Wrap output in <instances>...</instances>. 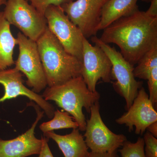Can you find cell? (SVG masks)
Instances as JSON below:
<instances>
[{
	"mask_svg": "<svg viewBox=\"0 0 157 157\" xmlns=\"http://www.w3.org/2000/svg\"><path fill=\"white\" fill-rule=\"evenodd\" d=\"M144 141L142 137H138L135 143L127 140L121 148L119 150L121 157H145L144 152Z\"/></svg>",
	"mask_w": 157,
	"mask_h": 157,
	"instance_id": "19",
	"label": "cell"
},
{
	"mask_svg": "<svg viewBox=\"0 0 157 157\" xmlns=\"http://www.w3.org/2000/svg\"><path fill=\"white\" fill-rule=\"evenodd\" d=\"M36 43L48 86L81 76V61L65 50L48 27Z\"/></svg>",
	"mask_w": 157,
	"mask_h": 157,
	"instance_id": "2",
	"label": "cell"
},
{
	"mask_svg": "<svg viewBox=\"0 0 157 157\" xmlns=\"http://www.w3.org/2000/svg\"><path fill=\"white\" fill-rule=\"evenodd\" d=\"M145 157H157V139L147 132L143 137Z\"/></svg>",
	"mask_w": 157,
	"mask_h": 157,
	"instance_id": "21",
	"label": "cell"
},
{
	"mask_svg": "<svg viewBox=\"0 0 157 157\" xmlns=\"http://www.w3.org/2000/svg\"><path fill=\"white\" fill-rule=\"evenodd\" d=\"M117 151L111 153H97L90 151L85 157H120L118 154Z\"/></svg>",
	"mask_w": 157,
	"mask_h": 157,
	"instance_id": "24",
	"label": "cell"
},
{
	"mask_svg": "<svg viewBox=\"0 0 157 157\" xmlns=\"http://www.w3.org/2000/svg\"><path fill=\"white\" fill-rule=\"evenodd\" d=\"M44 16L47 27L65 50L82 62L84 36L69 19L61 6H50Z\"/></svg>",
	"mask_w": 157,
	"mask_h": 157,
	"instance_id": "5",
	"label": "cell"
},
{
	"mask_svg": "<svg viewBox=\"0 0 157 157\" xmlns=\"http://www.w3.org/2000/svg\"><path fill=\"white\" fill-rule=\"evenodd\" d=\"M10 25L3 11H0V70L8 69L15 62L13 53L17 41L11 33Z\"/></svg>",
	"mask_w": 157,
	"mask_h": 157,
	"instance_id": "16",
	"label": "cell"
},
{
	"mask_svg": "<svg viewBox=\"0 0 157 157\" xmlns=\"http://www.w3.org/2000/svg\"><path fill=\"white\" fill-rule=\"evenodd\" d=\"M99 101L91 107L90 117L86 121L85 141L91 151L111 153L117 151L126 141L124 135L111 132L102 120Z\"/></svg>",
	"mask_w": 157,
	"mask_h": 157,
	"instance_id": "8",
	"label": "cell"
},
{
	"mask_svg": "<svg viewBox=\"0 0 157 157\" xmlns=\"http://www.w3.org/2000/svg\"><path fill=\"white\" fill-rule=\"evenodd\" d=\"M3 12L9 24L29 39L36 42L47 26L44 15L27 0H7Z\"/></svg>",
	"mask_w": 157,
	"mask_h": 157,
	"instance_id": "7",
	"label": "cell"
},
{
	"mask_svg": "<svg viewBox=\"0 0 157 157\" xmlns=\"http://www.w3.org/2000/svg\"><path fill=\"white\" fill-rule=\"evenodd\" d=\"M39 128L43 134H45L59 129L78 128V124L67 112L57 109L54 113L52 120L41 124Z\"/></svg>",
	"mask_w": 157,
	"mask_h": 157,
	"instance_id": "17",
	"label": "cell"
},
{
	"mask_svg": "<svg viewBox=\"0 0 157 157\" xmlns=\"http://www.w3.org/2000/svg\"><path fill=\"white\" fill-rule=\"evenodd\" d=\"M111 64L106 54L98 45H93L83 38L81 76L91 91L94 92L99 80L111 82Z\"/></svg>",
	"mask_w": 157,
	"mask_h": 157,
	"instance_id": "9",
	"label": "cell"
},
{
	"mask_svg": "<svg viewBox=\"0 0 157 157\" xmlns=\"http://www.w3.org/2000/svg\"><path fill=\"white\" fill-rule=\"evenodd\" d=\"M39 13L44 15L46 9L50 6H61L71 0H27Z\"/></svg>",
	"mask_w": 157,
	"mask_h": 157,
	"instance_id": "20",
	"label": "cell"
},
{
	"mask_svg": "<svg viewBox=\"0 0 157 157\" xmlns=\"http://www.w3.org/2000/svg\"><path fill=\"white\" fill-rule=\"evenodd\" d=\"M127 110L116 122L119 124H125L129 132H132L135 127V134L142 135L149 125L157 121V111L143 87L139 89L132 106Z\"/></svg>",
	"mask_w": 157,
	"mask_h": 157,
	"instance_id": "13",
	"label": "cell"
},
{
	"mask_svg": "<svg viewBox=\"0 0 157 157\" xmlns=\"http://www.w3.org/2000/svg\"><path fill=\"white\" fill-rule=\"evenodd\" d=\"M108 0H76L61 6L86 39L95 36L102 10Z\"/></svg>",
	"mask_w": 157,
	"mask_h": 157,
	"instance_id": "10",
	"label": "cell"
},
{
	"mask_svg": "<svg viewBox=\"0 0 157 157\" xmlns=\"http://www.w3.org/2000/svg\"><path fill=\"white\" fill-rule=\"evenodd\" d=\"M149 8L146 11L148 16L155 18H157V0H151Z\"/></svg>",
	"mask_w": 157,
	"mask_h": 157,
	"instance_id": "25",
	"label": "cell"
},
{
	"mask_svg": "<svg viewBox=\"0 0 157 157\" xmlns=\"http://www.w3.org/2000/svg\"><path fill=\"white\" fill-rule=\"evenodd\" d=\"M44 136L55 141L64 157H85L89 153L84 137L78 128L73 129L68 135H59L52 131L44 134Z\"/></svg>",
	"mask_w": 157,
	"mask_h": 157,
	"instance_id": "14",
	"label": "cell"
},
{
	"mask_svg": "<svg viewBox=\"0 0 157 157\" xmlns=\"http://www.w3.org/2000/svg\"><path fill=\"white\" fill-rule=\"evenodd\" d=\"M147 132L153 135L155 137H157V121L151 124L147 128Z\"/></svg>",
	"mask_w": 157,
	"mask_h": 157,
	"instance_id": "26",
	"label": "cell"
},
{
	"mask_svg": "<svg viewBox=\"0 0 157 157\" xmlns=\"http://www.w3.org/2000/svg\"><path fill=\"white\" fill-rule=\"evenodd\" d=\"M28 104L33 106L36 112L37 117L35 121L26 132L16 138L4 140L0 137V157H27L40 153L42 140L36 137L35 131L45 113L32 101Z\"/></svg>",
	"mask_w": 157,
	"mask_h": 157,
	"instance_id": "12",
	"label": "cell"
},
{
	"mask_svg": "<svg viewBox=\"0 0 157 157\" xmlns=\"http://www.w3.org/2000/svg\"><path fill=\"white\" fill-rule=\"evenodd\" d=\"M16 38L19 53L14 62V67L25 75L27 85L38 94L47 87V83L36 42L29 39L20 32L17 33Z\"/></svg>",
	"mask_w": 157,
	"mask_h": 157,
	"instance_id": "6",
	"label": "cell"
},
{
	"mask_svg": "<svg viewBox=\"0 0 157 157\" xmlns=\"http://www.w3.org/2000/svg\"><path fill=\"white\" fill-rule=\"evenodd\" d=\"M7 0H0V7L4 5H6Z\"/></svg>",
	"mask_w": 157,
	"mask_h": 157,
	"instance_id": "27",
	"label": "cell"
},
{
	"mask_svg": "<svg viewBox=\"0 0 157 157\" xmlns=\"http://www.w3.org/2000/svg\"><path fill=\"white\" fill-rule=\"evenodd\" d=\"M47 101H53L59 107L73 117L78 124V129L85 132L86 121L82 109L90 113L91 107L100 100L98 91H91L82 76L73 78L56 86H48L42 95Z\"/></svg>",
	"mask_w": 157,
	"mask_h": 157,
	"instance_id": "3",
	"label": "cell"
},
{
	"mask_svg": "<svg viewBox=\"0 0 157 157\" xmlns=\"http://www.w3.org/2000/svg\"><path fill=\"white\" fill-rule=\"evenodd\" d=\"M103 30L100 39L106 44L117 45L122 55L133 67L157 44V18L139 10L117 20Z\"/></svg>",
	"mask_w": 157,
	"mask_h": 157,
	"instance_id": "1",
	"label": "cell"
},
{
	"mask_svg": "<svg viewBox=\"0 0 157 157\" xmlns=\"http://www.w3.org/2000/svg\"><path fill=\"white\" fill-rule=\"evenodd\" d=\"M137 64L133 70L134 76L147 80L151 70L157 67V44L144 54Z\"/></svg>",
	"mask_w": 157,
	"mask_h": 157,
	"instance_id": "18",
	"label": "cell"
},
{
	"mask_svg": "<svg viewBox=\"0 0 157 157\" xmlns=\"http://www.w3.org/2000/svg\"><path fill=\"white\" fill-rule=\"evenodd\" d=\"M138 0H108L104 5L98 32L104 30L122 17L128 16L138 10Z\"/></svg>",
	"mask_w": 157,
	"mask_h": 157,
	"instance_id": "15",
	"label": "cell"
},
{
	"mask_svg": "<svg viewBox=\"0 0 157 157\" xmlns=\"http://www.w3.org/2000/svg\"><path fill=\"white\" fill-rule=\"evenodd\" d=\"M41 139L42 140V148L38 157H54L48 146L49 139L45 136H42Z\"/></svg>",
	"mask_w": 157,
	"mask_h": 157,
	"instance_id": "23",
	"label": "cell"
},
{
	"mask_svg": "<svg viewBox=\"0 0 157 157\" xmlns=\"http://www.w3.org/2000/svg\"><path fill=\"white\" fill-rule=\"evenodd\" d=\"M23 76V74L15 67L0 70V84L5 90L4 95L0 98V103L19 96H25L43 109L48 118H52L55 111L53 105L45 101L42 95L25 86Z\"/></svg>",
	"mask_w": 157,
	"mask_h": 157,
	"instance_id": "11",
	"label": "cell"
},
{
	"mask_svg": "<svg viewBox=\"0 0 157 157\" xmlns=\"http://www.w3.org/2000/svg\"><path fill=\"white\" fill-rule=\"evenodd\" d=\"M91 41L104 51L110 60L111 78L116 80L113 83V87L124 99L128 110L142 87V82L136 80L133 73L134 67L115 48L102 42L96 36L92 37Z\"/></svg>",
	"mask_w": 157,
	"mask_h": 157,
	"instance_id": "4",
	"label": "cell"
},
{
	"mask_svg": "<svg viewBox=\"0 0 157 157\" xmlns=\"http://www.w3.org/2000/svg\"><path fill=\"white\" fill-rule=\"evenodd\" d=\"M141 1H143V2H151V0H141Z\"/></svg>",
	"mask_w": 157,
	"mask_h": 157,
	"instance_id": "28",
	"label": "cell"
},
{
	"mask_svg": "<svg viewBox=\"0 0 157 157\" xmlns=\"http://www.w3.org/2000/svg\"><path fill=\"white\" fill-rule=\"evenodd\" d=\"M149 98L155 108L157 103V67L154 68L147 78Z\"/></svg>",
	"mask_w": 157,
	"mask_h": 157,
	"instance_id": "22",
	"label": "cell"
}]
</instances>
